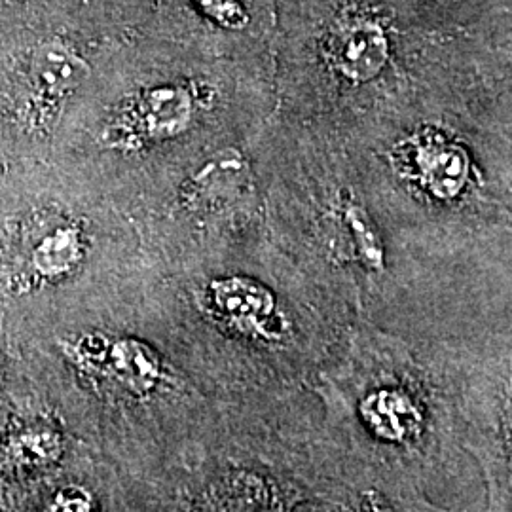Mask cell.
Instances as JSON below:
<instances>
[{
  "mask_svg": "<svg viewBox=\"0 0 512 512\" xmlns=\"http://www.w3.org/2000/svg\"><path fill=\"white\" fill-rule=\"evenodd\" d=\"M511 23L458 18L435 0H279L274 80L344 93L420 86Z\"/></svg>",
  "mask_w": 512,
  "mask_h": 512,
  "instance_id": "1",
  "label": "cell"
},
{
  "mask_svg": "<svg viewBox=\"0 0 512 512\" xmlns=\"http://www.w3.org/2000/svg\"><path fill=\"white\" fill-rule=\"evenodd\" d=\"M366 425L387 440H404L418 427L420 414L408 397L397 391H380L361 406Z\"/></svg>",
  "mask_w": 512,
  "mask_h": 512,
  "instance_id": "9",
  "label": "cell"
},
{
  "mask_svg": "<svg viewBox=\"0 0 512 512\" xmlns=\"http://www.w3.org/2000/svg\"><path fill=\"white\" fill-rule=\"evenodd\" d=\"M393 152L416 171L421 183L444 200L459 196L473 179L469 150L439 126H420L397 143Z\"/></svg>",
  "mask_w": 512,
  "mask_h": 512,
  "instance_id": "4",
  "label": "cell"
},
{
  "mask_svg": "<svg viewBox=\"0 0 512 512\" xmlns=\"http://www.w3.org/2000/svg\"><path fill=\"white\" fill-rule=\"evenodd\" d=\"M184 46L226 59L272 57L279 0H169Z\"/></svg>",
  "mask_w": 512,
  "mask_h": 512,
  "instance_id": "2",
  "label": "cell"
},
{
  "mask_svg": "<svg viewBox=\"0 0 512 512\" xmlns=\"http://www.w3.org/2000/svg\"><path fill=\"white\" fill-rule=\"evenodd\" d=\"M346 220H348L359 253L365 256L366 264L380 268L384 262V249H382L376 228H374L372 220L368 219L365 209L359 205H349L346 209Z\"/></svg>",
  "mask_w": 512,
  "mask_h": 512,
  "instance_id": "10",
  "label": "cell"
},
{
  "mask_svg": "<svg viewBox=\"0 0 512 512\" xmlns=\"http://www.w3.org/2000/svg\"><path fill=\"white\" fill-rule=\"evenodd\" d=\"M440 8L463 19H480L512 12V0H435Z\"/></svg>",
  "mask_w": 512,
  "mask_h": 512,
  "instance_id": "11",
  "label": "cell"
},
{
  "mask_svg": "<svg viewBox=\"0 0 512 512\" xmlns=\"http://www.w3.org/2000/svg\"><path fill=\"white\" fill-rule=\"evenodd\" d=\"M211 296L222 315L234 323H262L274 311L272 293L247 277H232L215 281Z\"/></svg>",
  "mask_w": 512,
  "mask_h": 512,
  "instance_id": "8",
  "label": "cell"
},
{
  "mask_svg": "<svg viewBox=\"0 0 512 512\" xmlns=\"http://www.w3.org/2000/svg\"><path fill=\"white\" fill-rule=\"evenodd\" d=\"M93 509H95V497L90 490L78 484L59 488L46 507V511L50 512H86Z\"/></svg>",
  "mask_w": 512,
  "mask_h": 512,
  "instance_id": "12",
  "label": "cell"
},
{
  "mask_svg": "<svg viewBox=\"0 0 512 512\" xmlns=\"http://www.w3.org/2000/svg\"><path fill=\"white\" fill-rule=\"evenodd\" d=\"M90 76L92 65L71 42L63 38L40 42L29 61L27 86L18 109L19 120L31 131H48L67 99Z\"/></svg>",
  "mask_w": 512,
  "mask_h": 512,
  "instance_id": "3",
  "label": "cell"
},
{
  "mask_svg": "<svg viewBox=\"0 0 512 512\" xmlns=\"http://www.w3.org/2000/svg\"><path fill=\"white\" fill-rule=\"evenodd\" d=\"M71 355L78 365L90 366L88 370H107L133 393H147L162 378L156 351L133 338L110 342L99 334L82 336L71 348Z\"/></svg>",
  "mask_w": 512,
  "mask_h": 512,
  "instance_id": "6",
  "label": "cell"
},
{
  "mask_svg": "<svg viewBox=\"0 0 512 512\" xmlns=\"http://www.w3.org/2000/svg\"><path fill=\"white\" fill-rule=\"evenodd\" d=\"M23 279L44 287L63 281L78 270L86 258V236L78 222L65 217L38 215L23 236Z\"/></svg>",
  "mask_w": 512,
  "mask_h": 512,
  "instance_id": "5",
  "label": "cell"
},
{
  "mask_svg": "<svg viewBox=\"0 0 512 512\" xmlns=\"http://www.w3.org/2000/svg\"><path fill=\"white\" fill-rule=\"evenodd\" d=\"M63 437L54 425L46 421H33L19 425L4 442L0 458L19 473L44 471L63 456Z\"/></svg>",
  "mask_w": 512,
  "mask_h": 512,
  "instance_id": "7",
  "label": "cell"
}]
</instances>
